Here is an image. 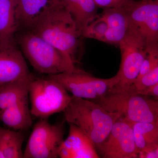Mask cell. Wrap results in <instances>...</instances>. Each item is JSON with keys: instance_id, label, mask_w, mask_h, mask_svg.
Instances as JSON below:
<instances>
[{"instance_id": "3957f363", "label": "cell", "mask_w": 158, "mask_h": 158, "mask_svg": "<svg viewBox=\"0 0 158 158\" xmlns=\"http://www.w3.org/2000/svg\"><path fill=\"white\" fill-rule=\"evenodd\" d=\"M94 102L107 111L118 113L122 118L131 122L158 121V99L138 94L129 89L114 88Z\"/></svg>"}, {"instance_id": "5bb4252c", "label": "cell", "mask_w": 158, "mask_h": 158, "mask_svg": "<svg viewBox=\"0 0 158 158\" xmlns=\"http://www.w3.org/2000/svg\"><path fill=\"white\" fill-rule=\"evenodd\" d=\"M100 14L108 25L103 42L118 46L130 27L129 22L124 9L123 7L103 9Z\"/></svg>"}, {"instance_id": "d4e9b609", "label": "cell", "mask_w": 158, "mask_h": 158, "mask_svg": "<svg viewBox=\"0 0 158 158\" xmlns=\"http://www.w3.org/2000/svg\"><path fill=\"white\" fill-rule=\"evenodd\" d=\"M138 158H158V144L151 145L138 152Z\"/></svg>"}, {"instance_id": "277c9868", "label": "cell", "mask_w": 158, "mask_h": 158, "mask_svg": "<svg viewBox=\"0 0 158 158\" xmlns=\"http://www.w3.org/2000/svg\"><path fill=\"white\" fill-rule=\"evenodd\" d=\"M18 43L31 65L40 73L50 76L80 69L34 31H26L19 37Z\"/></svg>"}, {"instance_id": "30bf717a", "label": "cell", "mask_w": 158, "mask_h": 158, "mask_svg": "<svg viewBox=\"0 0 158 158\" xmlns=\"http://www.w3.org/2000/svg\"><path fill=\"white\" fill-rule=\"evenodd\" d=\"M104 158H137L131 123L122 117L113 124L108 137L97 149Z\"/></svg>"}, {"instance_id": "7a4b0ae2", "label": "cell", "mask_w": 158, "mask_h": 158, "mask_svg": "<svg viewBox=\"0 0 158 158\" xmlns=\"http://www.w3.org/2000/svg\"><path fill=\"white\" fill-rule=\"evenodd\" d=\"M63 113L65 121L81 130L96 149L121 117L118 113L107 111L93 101L73 96Z\"/></svg>"}, {"instance_id": "5b68a950", "label": "cell", "mask_w": 158, "mask_h": 158, "mask_svg": "<svg viewBox=\"0 0 158 158\" xmlns=\"http://www.w3.org/2000/svg\"><path fill=\"white\" fill-rule=\"evenodd\" d=\"M29 94L31 114L43 119L63 112L73 97L62 85L48 77L38 78L33 77L29 85Z\"/></svg>"}, {"instance_id": "484cf974", "label": "cell", "mask_w": 158, "mask_h": 158, "mask_svg": "<svg viewBox=\"0 0 158 158\" xmlns=\"http://www.w3.org/2000/svg\"><path fill=\"white\" fill-rule=\"evenodd\" d=\"M138 94H141L144 96L155 98L157 99L158 98V83L156 85L150 86L144 88L140 91L136 92Z\"/></svg>"}, {"instance_id": "8fae6325", "label": "cell", "mask_w": 158, "mask_h": 158, "mask_svg": "<svg viewBox=\"0 0 158 158\" xmlns=\"http://www.w3.org/2000/svg\"><path fill=\"white\" fill-rule=\"evenodd\" d=\"M32 77L15 39H0V85Z\"/></svg>"}, {"instance_id": "e0dca14e", "label": "cell", "mask_w": 158, "mask_h": 158, "mask_svg": "<svg viewBox=\"0 0 158 158\" xmlns=\"http://www.w3.org/2000/svg\"><path fill=\"white\" fill-rule=\"evenodd\" d=\"M23 131L0 127V158H23Z\"/></svg>"}, {"instance_id": "52a82bcc", "label": "cell", "mask_w": 158, "mask_h": 158, "mask_svg": "<svg viewBox=\"0 0 158 158\" xmlns=\"http://www.w3.org/2000/svg\"><path fill=\"white\" fill-rule=\"evenodd\" d=\"M118 46L121 53V63L117 73L119 81L114 88L127 90L138 77L146 55V46L142 37L130 26Z\"/></svg>"}, {"instance_id": "ffe728a7", "label": "cell", "mask_w": 158, "mask_h": 158, "mask_svg": "<svg viewBox=\"0 0 158 158\" xmlns=\"http://www.w3.org/2000/svg\"><path fill=\"white\" fill-rule=\"evenodd\" d=\"M131 123L138 152L146 147L158 144V121Z\"/></svg>"}, {"instance_id": "7402d4cb", "label": "cell", "mask_w": 158, "mask_h": 158, "mask_svg": "<svg viewBox=\"0 0 158 158\" xmlns=\"http://www.w3.org/2000/svg\"><path fill=\"white\" fill-rule=\"evenodd\" d=\"M157 66H158V44L146 48V55L138 77L135 81L139 80Z\"/></svg>"}, {"instance_id": "44dd1931", "label": "cell", "mask_w": 158, "mask_h": 158, "mask_svg": "<svg viewBox=\"0 0 158 158\" xmlns=\"http://www.w3.org/2000/svg\"><path fill=\"white\" fill-rule=\"evenodd\" d=\"M107 29V23L106 20L101 14H98L96 17L82 30V37L103 42Z\"/></svg>"}, {"instance_id": "ba28073f", "label": "cell", "mask_w": 158, "mask_h": 158, "mask_svg": "<svg viewBox=\"0 0 158 158\" xmlns=\"http://www.w3.org/2000/svg\"><path fill=\"white\" fill-rule=\"evenodd\" d=\"M64 135L63 124H52L47 119H40L33 128L23 152V158L59 157Z\"/></svg>"}, {"instance_id": "cb8c5ba5", "label": "cell", "mask_w": 158, "mask_h": 158, "mask_svg": "<svg viewBox=\"0 0 158 158\" xmlns=\"http://www.w3.org/2000/svg\"><path fill=\"white\" fill-rule=\"evenodd\" d=\"M98 8H122L125 6L130 0H93Z\"/></svg>"}, {"instance_id": "9c48e42d", "label": "cell", "mask_w": 158, "mask_h": 158, "mask_svg": "<svg viewBox=\"0 0 158 158\" xmlns=\"http://www.w3.org/2000/svg\"><path fill=\"white\" fill-rule=\"evenodd\" d=\"M123 8L146 48L158 44V0H130Z\"/></svg>"}, {"instance_id": "6da1fadb", "label": "cell", "mask_w": 158, "mask_h": 158, "mask_svg": "<svg viewBox=\"0 0 158 158\" xmlns=\"http://www.w3.org/2000/svg\"><path fill=\"white\" fill-rule=\"evenodd\" d=\"M31 31L56 48L70 64L75 65L82 32L64 6L52 11Z\"/></svg>"}, {"instance_id": "9a60e30c", "label": "cell", "mask_w": 158, "mask_h": 158, "mask_svg": "<svg viewBox=\"0 0 158 158\" xmlns=\"http://www.w3.org/2000/svg\"><path fill=\"white\" fill-rule=\"evenodd\" d=\"M0 121L10 129L24 131L32 126V114L28 98L10 106L0 113Z\"/></svg>"}, {"instance_id": "4fadbf2b", "label": "cell", "mask_w": 158, "mask_h": 158, "mask_svg": "<svg viewBox=\"0 0 158 158\" xmlns=\"http://www.w3.org/2000/svg\"><path fill=\"white\" fill-rule=\"evenodd\" d=\"M69 133L59 150L61 158H98L96 148L88 136L76 126L69 123Z\"/></svg>"}, {"instance_id": "ac0fdd59", "label": "cell", "mask_w": 158, "mask_h": 158, "mask_svg": "<svg viewBox=\"0 0 158 158\" xmlns=\"http://www.w3.org/2000/svg\"><path fill=\"white\" fill-rule=\"evenodd\" d=\"M17 0H0V39H15L19 23Z\"/></svg>"}, {"instance_id": "7c38bea8", "label": "cell", "mask_w": 158, "mask_h": 158, "mask_svg": "<svg viewBox=\"0 0 158 158\" xmlns=\"http://www.w3.org/2000/svg\"><path fill=\"white\" fill-rule=\"evenodd\" d=\"M62 6L59 0H17L19 26L32 30L43 19Z\"/></svg>"}, {"instance_id": "603a6c76", "label": "cell", "mask_w": 158, "mask_h": 158, "mask_svg": "<svg viewBox=\"0 0 158 158\" xmlns=\"http://www.w3.org/2000/svg\"><path fill=\"white\" fill-rule=\"evenodd\" d=\"M158 83V66H156L142 77L134 82L129 90L135 93Z\"/></svg>"}, {"instance_id": "2e32d148", "label": "cell", "mask_w": 158, "mask_h": 158, "mask_svg": "<svg viewBox=\"0 0 158 158\" xmlns=\"http://www.w3.org/2000/svg\"><path fill=\"white\" fill-rule=\"evenodd\" d=\"M75 21L81 31L98 15V8L93 0H59Z\"/></svg>"}, {"instance_id": "d6986e66", "label": "cell", "mask_w": 158, "mask_h": 158, "mask_svg": "<svg viewBox=\"0 0 158 158\" xmlns=\"http://www.w3.org/2000/svg\"><path fill=\"white\" fill-rule=\"evenodd\" d=\"M31 78L0 85V113L10 106L28 98Z\"/></svg>"}, {"instance_id": "8992f818", "label": "cell", "mask_w": 158, "mask_h": 158, "mask_svg": "<svg viewBox=\"0 0 158 158\" xmlns=\"http://www.w3.org/2000/svg\"><path fill=\"white\" fill-rule=\"evenodd\" d=\"M47 77L59 83L72 96L93 101L110 93L119 81L117 74L110 78H98L81 69Z\"/></svg>"}]
</instances>
